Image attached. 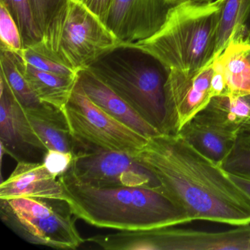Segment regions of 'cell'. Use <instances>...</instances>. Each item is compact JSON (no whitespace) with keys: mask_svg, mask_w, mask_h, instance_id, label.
<instances>
[{"mask_svg":"<svg viewBox=\"0 0 250 250\" xmlns=\"http://www.w3.org/2000/svg\"><path fill=\"white\" fill-rule=\"evenodd\" d=\"M134 157L151 171L162 191L191 222L250 225V197L221 165L179 134L149 138Z\"/></svg>","mask_w":250,"mask_h":250,"instance_id":"1","label":"cell"},{"mask_svg":"<svg viewBox=\"0 0 250 250\" xmlns=\"http://www.w3.org/2000/svg\"><path fill=\"white\" fill-rule=\"evenodd\" d=\"M17 55H20V58L29 65L46 72L69 77H78L79 73L80 72L76 71L75 70L58 61L51 59L49 57L42 55L33 50L31 48L23 49L21 52Z\"/></svg>","mask_w":250,"mask_h":250,"instance_id":"26","label":"cell"},{"mask_svg":"<svg viewBox=\"0 0 250 250\" xmlns=\"http://www.w3.org/2000/svg\"><path fill=\"white\" fill-rule=\"evenodd\" d=\"M0 84L1 151L18 162L43 159L47 149L32 126L25 109L1 77Z\"/></svg>","mask_w":250,"mask_h":250,"instance_id":"10","label":"cell"},{"mask_svg":"<svg viewBox=\"0 0 250 250\" xmlns=\"http://www.w3.org/2000/svg\"><path fill=\"white\" fill-rule=\"evenodd\" d=\"M2 222L24 241L57 250H77L83 239L65 200L20 197L0 200Z\"/></svg>","mask_w":250,"mask_h":250,"instance_id":"6","label":"cell"},{"mask_svg":"<svg viewBox=\"0 0 250 250\" xmlns=\"http://www.w3.org/2000/svg\"><path fill=\"white\" fill-rule=\"evenodd\" d=\"M231 179L235 183L237 186L250 197V178H244V177L238 176L228 173Z\"/></svg>","mask_w":250,"mask_h":250,"instance_id":"29","label":"cell"},{"mask_svg":"<svg viewBox=\"0 0 250 250\" xmlns=\"http://www.w3.org/2000/svg\"><path fill=\"white\" fill-rule=\"evenodd\" d=\"M213 62L222 71L229 93L250 94V42L231 40Z\"/></svg>","mask_w":250,"mask_h":250,"instance_id":"18","label":"cell"},{"mask_svg":"<svg viewBox=\"0 0 250 250\" xmlns=\"http://www.w3.org/2000/svg\"><path fill=\"white\" fill-rule=\"evenodd\" d=\"M233 39L250 42V0H225L221 9L215 58Z\"/></svg>","mask_w":250,"mask_h":250,"instance_id":"19","label":"cell"},{"mask_svg":"<svg viewBox=\"0 0 250 250\" xmlns=\"http://www.w3.org/2000/svg\"><path fill=\"white\" fill-rule=\"evenodd\" d=\"M33 14L43 38L62 15L68 0H30Z\"/></svg>","mask_w":250,"mask_h":250,"instance_id":"24","label":"cell"},{"mask_svg":"<svg viewBox=\"0 0 250 250\" xmlns=\"http://www.w3.org/2000/svg\"><path fill=\"white\" fill-rule=\"evenodd\" d=\"M127 47V46H126ZM121 52V47L104 55L86 70L110 87L161 134L167 121L165 84L169 71L153 57Z\"/></svg>","mask_w":250,"mask_h":250,"instance_id":"4","label":"cell"},{"mask_svg":"<svg viewBox=\"0 0 250 250\" xmlns=\"http://www.w3.org/2000/svg\"><path fill=\"white\" fill-rule=\"evenodd\" d=\"M74 155L73 153L49 150L45 153L43 162L49 172L60 177L69 168Z\"/></svg>","mask_w":250,"mask_h":250,"instance_id":"27","label":"cell"},{"mask_svg":"<svg viewBox=\"0 0 250 250\" xmlns=\"http://www.w3.org/2000/svg\"><path fill=\"white\" fill-rule=\"evenodd\" d=\"M59 179L76 217L98 228L146 230L191 222L162 188L90 187L66 171Z\"/></svg>","mask_w":250,"mask_h":250,"instance_id":"2","label":"cell"},{"mask_svg":"<svg viewBox=\"0 0 250 250\" xmlns=\"http://www.w3.org/2000/svg\"><path fill=\"white\" fill-rule=\"evenodd\" d=\"M66 172L90 187L162 188L151 171L134 156L121 152L79 150Z\"/></svg>","mask_w":250,"mask_h":250,"instance_id":"8","label":"cell"},{"mask_svg":"<svg viewBox=\"0 0 250 250\" xmlns=\"http://www.w3.org/2000/svg\"><path fill=\"white\" fill-rule=\"evenodd\" d=\"M224 1L185 2L171 7L165 22L156 33L128 47L148 54L168 71H199L214 60Z\"/></svg>","mask_w":250,"mask_h":250,"instance_id":"3","label":"cell"},{"mask_svg":"<svg viewBox=\"0 0 250 250\" xmlns=\"http://www.w3.org/2000/svg\"><path fill=\"white\" fill-rule=\"evenodd\" d=\"M123 46L119 39L82 1L68 0L62 15L42 42L31 49L80 72Z\"/></svg>","mask_w":250,"mask_h":250,"instance_id":"5","label":"cell"},{"mask_svg":"<svg viewBox=\"0 0 250 250\" xmlns=\"http://www.w3.org/2000/svg\"><path fill=\"white\" fill-rule=\"evenodd\" d=\"M1 76L25 111H40L51 106L41 102L32 90L17 63L14 52L1 49Z\"/></svg>","mask_w":250,"mask_h":250,"instance_id":"20","label":"cell"},{"mask_svg":"<svg viewBox=\"0 0 250 250\" xmlns=\"http://www.w3.org/2000/svg\"><path fill=\"white\" fill-rule=\"evenodd\" d=\"M20 197L65 200L59 177L49 172L43 162H19L0 184V200Z\"/></svg>","mask_w":250,"mask_h":250,"instance_id":"13","label":"cell"},{"mask_svg":"<svg viewBox=\"0 0 250 250\" xmlns=\"http://www.w3.org/2000/svg\"><path fill=\"white\" fill-rule=\"evenodd\" d=\"M169 9L167 0H112L105 24L128 46L156 33Z\"/></svg>","mask_w":250,"mask_h":250,"instance_id":"12","label":"cell"},{"mask_svg":"<svg viewBox=\"0 0 250 250\" xmlns=\"http://www.w3.org/2000/svg\"><path fill=\"white\" fill-rule=\"evenodd\" d=\"M112 0H84L83 3L104 22L106 21Z\"/></svg>","mask_w":250,"mask_h":250,"instance_id":"28","label":"cell"},{"mask_svg":"<svg viewBox=\"0 0 250 250\" xmlns=\"http://www.w3.org/2000/svg\"><path fill=\"white\" fill-rule=\"evenodd\" d=\"M216 0H167V3L169 8L185 2H193V3H212Z\"/></svg>","mask_w":250,"mask_h":250,"instance_id":"30","label":"cell"},{"mask_svg":"<svg viewBox=\"0 0 250 250\" xmlns=\"http://www.w3.org/2000/svg\"><path fill=\"white\" fill-rule=\"evenodd\" d=\"M0 39L1 49L19 54L24 49L18 25L2 2H0Z\"/></svg>","mask_w":250,"mask_h":250,"instance_id":"25","label":"cell"},{"mask_svg":"<svg viewBox=\"0 0 250 250\" xmlns=\"http://www.w3.org/2000/svg\"><path fill=\"white\" fill-rule=\"evenodd\" d=\"M0 2L6 5L15 20L22 38L24 49L39 45L43 36L36 23L30 0H0Z\"/></svg>","mask_w":250,"mask_h":250,"instance_id":"22","label":"cell"},{"mask_svg":"<svg viewBox=\"0 0 250 250\" xmlns=\"http://www.w3.org/2000/svg\"><path fill=\"white\" fill-rule=\"evenodd\" d=\"M79 150H106L136 156L148 138L120 122L96 105L77 81L63 109Z\"/></svg>","mask_w":250,"mask_h":250,"instance_id":"7","label":"cell"},{"mask_svg":"<svg viewBox=\"0 0 250 250\" xmlns=\"http://www.w3.org/2000/svg\"><path fill=\"white\" fill-rule=\"evenodd\" d=\"M239 131L204 109L190 120L178 134L206 157L222 166Z\"/></svg>","mask_w":250,"mask_h":250,"instance_id":"14","label":"cell"},{"mask_svg":"<svg viewBox=\"0 0 250 250\" xmlns=\"http://www.w3.org/2000/svg\"><path fill=\"white\" fill-rule=\"evenodd\" d=\"M205 109L229 126L250 128V94L216 96Z\"/></svg>","mask_w":250,"mask_h":250,"instance_id":"21","label":"cell"},{"mask_svg":"<svg viewBox=\"0 0 250 250\" xmlns=\"http://www.w3.org/2000/svg\"><path fill=\"white\" fill-rule=\"evenodd\" d=\"M146 239L150 250H250V224L223 231L156 228Z\"/></svg>","mask_w":250,"mask_h":250,"instance_id":"11","label":"cell"},{"mask_svg":"<svg viewBox=\"0 0 250 250\" xmlns=\"http://www.w3.org/2000/svg\"><path fill=\"white\" fill-rule=\"evenodd\" d=\"M213 62L193 73L169 70L165 84V134H178L190 120L208 105L213 98Z\"/></svg>","mask_w":250,"mask_h":250,"instance_id":"9","label":"cell"},{"mask_svg":"<svg viewBox=\"0 0 250 250\" xmlns=\"http://www.w3.org/2000/svg\"><path fill=\"white\" fill-rule=\"evenodd\" d=\"M78 83L96 105L120 122L148 139L162 134L110 87L87 70L79 73Z\"/></svg>","mask_w":250,"mask_h":250,"instance_id":"15","label":"cell"},{"mask_svg":"<svg viewBox=\"0 0 250 250\" xmlns=\"http://www.w3.org/2000/svg\"><path fill=\"white\" fill-rule=\"evenodd\" d=\"M222 167L228 173L250 178V128L239 131Z\"/></svg>","mask_w":250,"mask_h":250,"instance_id":"23","label":"cell"},{"mask_svg":"<svg viewBox=\"0 0 250 250\" xmlns=\"http://www.w3.org/2000/svg\"><path fill=\"white\" fill-rule=\"evenodd\" d=\"M80 1H82V2H83V1H84V0H80Z\"/></svg>","mask_w":250,"mask_h":250,"instance_id":"31","label":"cell"},{"mask_svg":"<svg viewBox=\"0 0 250 250\" xmlns=\"http://www.w3.org/2000/svg\"><path fill=\"white\" fill-rule=\"evenodd\" d=\"M29 121L47 150L75 154V140L63 111L49 106L41 111H26Z\"/></svg>","mask_w":250,"mask_h":250,"instance_id":"17","label":"cell"},{"mask_svg":"<svg viewBox=\"0 0 250 250\" xmlns=\"http://www.w3.org/2000/svg\"><path fill=\"white\" fill-rule=\"evenodd\" d=\"M15 55L20 70L41 102L63 110L79 77H65L37 69L24 62L20 55Z\"/></svg>","mask_w":250,"mask_h":250,"instance_id":"16","label":"cell"}]
</instances>
